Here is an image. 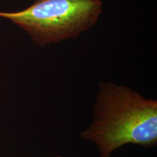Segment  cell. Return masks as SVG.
Instances as JSON below:
<instances>
[{
  "instance_id": "obj_1",
  "label": "cell",
  "mask_w": 157,
  "mask_h": 157,
  "mask_svg": "<svg viewBox=\"0 0 157 157\" xmlns=\"http://www.w3.org/2000/svg\"><path fill=\"white\" fill-rule=\"evenodd\" d=\"M82 137L93 141L100 157H110L124 145L152 147L157 142V101L112 82H101L94 119Z\"/></svg>"
},
{
  "instance_id": "obj_3",
  "label": "cell",
  "mask_w": 157,
  "mask_h": 157,
  "mask_svg": "<svg viewBox=\"0 0 157 157\" xmlns=\"http://www.w3.org/2000/svg\"><path fill=\"white\" fill-rule=\"evenodd\" d=\"M56 157H63V156H56Z\"/></svg>"
},
{
  "instance_id": "obj_2",
  "label": "cell",
  "mask_w": 157,
  "mask_h": 157,
  "mask_svg": "<svg viewBox=\"0 0 157 157\" xmlns=\"http://www.w3.org/2000/svg\"><path fill=\"white\" fill-rule=\"evenodd\" d=\"M102 12L100 0H36L15 13L0 12L41 46L74 38L93 27Z\"/></svg>"
}]
</instances>
